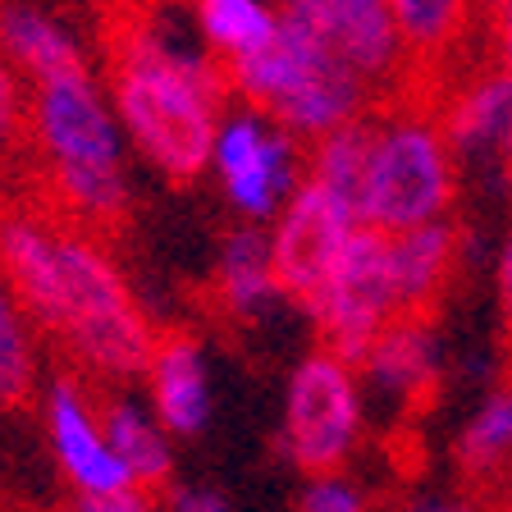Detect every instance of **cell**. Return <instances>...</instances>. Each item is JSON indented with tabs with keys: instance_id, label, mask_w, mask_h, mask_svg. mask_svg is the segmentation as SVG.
I'll list each match as a JSON object with an SVG mask.
<instances>
[{
	"instance_id": "cell-1",
	"label": "cell",
	"mask_w": 512,
	"mask_h": 512,
	"mask_svg": "<svg viewBox=\"0 0 512 512\" xmlns=\"http://www.w3.org/2000/svg\"><path fill=\"white\" fill-rule=\"evenodd\" d=\"M0 279L28 325H42L87 375H147L160 334L101 234L64 215L0 211Z\"/></svg>"
},
{
	"instance_id": "cell-2",
	"label": "cell",
	"mask_w": 512,
	"mask_h": 512,
	"mask_svg": "<svg viewBox=\"0 0 512 512\" xmlns=\"http://www.w3.org/2000/svg\"><path fill=\"white\" fill-rule=\"evenodd\" d=\"M110 110L119 133L170 183L202 179L224 119V69L160 23H124L110 37Z\"/></svg>"
},
{
	"instance_id": "cell-3",
	"label": "cell",
	"mask_w": 512,
	"mask_h": 512,
	"mask_svg": "<svg viewBox=\"0 0 512 512\" xmlns=\"http://www.w3.org/2000/svg\"><path fill=\"white\" fill-rule=\"evenodd\" d=\"M28 142L42 156L46 183L64 220L106 234L133 206L128 142L110 110L106 83L92 69H69L28 87Z\"/></svg>"
},
{
	"instance_id": "cell-4",
	"label": "cell",
	"mask_w": 512,
	"mask_h": 512,
	"mask_svg": "<svg viewBox=\"0 0 512 512\" xmlns=\"http://www.w3.org/2000/svg\"><path fill=\"white\" fill-rule=\"evenodd\" d=\"M224 92H234L243 110L284 128L293 142H320L334 128L371 115L366 106L375 101L362 78H352L288 23H279L261 51L224 64Z\"/></svg>"
},
{
	"instance_id": "cell-5",
	"label": "cell",
	"mask_w": 512,
	"mask_h": 512,
	"mask_svg": "<svg viewBox=\"0 0 512 512\" xmlns=\"http://www.w3.org/2000/svg\"><path fill=\"white\" fill-rule=\"evenodd\" d=\"M458 156L448 151L444 128L430 110L394 101L371 110V156H366L357 229L398 238L453 215Z\"/></svg>"
},
{
	"instance_id": "cell-6",
	"label": "cell",
	"mask_w": 512,
	"mask_h": 512,
	"mask_svg": "<svg viewBox=\"0 0 512 512\" xmlns=\"http://www.w3.org/2000/svg\"><path fill=\"white\" fill-rule=\"evenodd\" d=\"M362 444V380L330 352H311L293 366L284 394V453L298 471L339 476Z\"/></svg>"
},
{
	"instance_id": "cell-7",
	"label": "cell",
	"mask_w": 512,
	"mask_h": 512,
	"mask_svg": "<svg viewBox=\"0 0 512 512\" xmlns=\"http://www.w3.org/2000/svg\"><path fill=\"white\" fill-rule=\"evenodd\" d=\"M307 316L316 320L320 352L357 371L384 325L398 316L394 284H389V238L375 229H352L339 266L307 307Z\"/></svg>"
},
{
	"instance_id": "cell-8",
	"label": "cell",
	"mask_w": 512,
	"mask_h": 512,
	"mask_svg": "<svg viewBox=\"0 0 512 512\" xmlns=\"http://www.w3.org/2000/svg\"><path fill=\"white\" fill-rule=\"evenodd\" d=\"M224 202L234 206L243 224L266 229L279 215V206L302 183V151L284 128L261 119L256 110H229L215 128L211 165Z\"/></svg>"
},
{
	"instance_id": "cell-9",
	"label": "cell",
	"mask_w": 512,
	"mask_h": 512,
	"mask_svg": "<svg viewBox=\"0 0 512 512\" xmlns=\"http://www.w3.org/2000/svg\"><path fill=\"white\" fill-rule=\"evenodd\" d=\"M270 5L279 23L316 42L352 78H362L375 96L407 78L403 46H398L384 0H270Z\"/></svg>"
},
{
	"instance_id": "cell-10",
	"label": "cell",
	"mask_w": 512,
	"mask_h": 512,
	"mask_svg": "<svg viewBox=\"0 0 512 512\" xmlns=\"http://www.w3.org/2000/svg\"><path fill=\"white\" fill-rule=\"evenodd\" d=\"M352 229H357V220L339 202H330L325 192L302 179L298 192L279 206V215L266 229L270 270H275L279 298H293L307 311L316 302V293L325 288V279L334 275V266H339Z\"/></svg>"
},
{
	"instance_id": "cell-11",
	"label": "cell",
	"mask_w": 512,
	"mask_h": 512,
	"mask_svg": "<svg viewBox=\"0 0 512 512\" xmlns=\"http://www.w3.org/2000/svg\"><path fill=\"white\" fill-rule=\"evenodd\" d=\"M46 430H51L55 458H60L64 476H69V485H74L78 494L133 490L128 471L119 467V458L110 453L106 435H101L96 403H92L83 380L60 375V380L46 389Z\"/></svg>"
},
{
	"instance_id": "cell-12",
	"label": "cell",
	"mask_w": 512,
	"mask_h": 512,
	"mask_svg": "<svg viewBox=\"0 0 512 512\" xmlns=\"http://www.w3.org/2000/svg\"><path fill=\"white\" fill-rule=\"evenodd\" d=\"M439 330L430 316H394L384 334L371 343V352L357 366V380H371L389 403L421 407L439 384Z\"/></svg>"
},
{
	"instance_id": "cell-13",
	"label": "cell",
	"mask_w": 512,
	"mask_h": 512,
	"mask_svg": "<svg viewBox=\"0 0 512 512\" xmlns=\"http://www.w3.org/2000/svg\"><path fill=\"white\" fill-rule=\"evenodd\" d=\"M151 416L165 435H202L211 421V375L206 352L192 334H160L147 366Z\"/></svg>"
},
{
	"instance_id": "cell-14",
	"label": "cell",
	"mask_w": 512,
	"mask_h": 512,
	"mask_svg": "<svg viewBox=\"0 0 512 512\" xmlns=\"http://www.w3.org/2000/svg\"><path fill=\"white\" fill-rule=\"evenodd\" d=\"M462 252V234L453 220L407 229L389 238V284H394L398 316H430L444 298L453 266Z\"/></svg>"
},
{
	"instance_id": "cell-15",
	"label": "cell",
	"mask_w": 512,
	"mask_h": 512,
	"mask_svg": "<svg viewBox=\"0 0 512 512\" xmlns=\"http://www.w3.org/2000/svg\"><path fill=\"white\" fill-rule=\"evenodd\" d=\"M439 128L453 156H476V151H499L503 133L512 124V78L499 69L471 74L439 110Z\"/></svg>"
},
{
	"instance_id": "cell-16",
	"label": "cell",
	"mask_w": 512,
	"mask_h": 512,
	"mask_svg": "<svg viewBox=\"0 0 512 512\" xmlns=\"http://www.w3.org/2000/svg\"><path fill=\"white\" fill-rule=\"evenodd\" d=\"M0 55L19 69L28 87L87 64L74 32L37 5H5L0 10Z\"/></svg>"
},
{
	"instance_id": "cell-17",
	"label": "cell",
	"mask_w": 512,
	"mask_h": 512,
	"mask_svg": "<svg viewBox=\"0 0 512 512\" xmlns=\"http://www.w3.org/2000/svg\"><path fill=\"white\" fill-rule=\"evenodd\" d=\"M96 421H101V435H106L110 453H115L119 467L133 480V490L156 499V490L170 485V471H174L170 435L156 426V416L147 407H138L133 398H106L96 407Z\"/></svg>"
},
{
	"instance_id": "cell-18",
	"label": "cell",
	"mask_w": 512,
	"mask_h": 512,
	"mask_svg": "<svg viewBox=\"0 0 512 512\" xmlns=\"http://www.w3.org/2000/svg\"><path fill=\"white\" fill-rule=\"evenodd\" d=\"M394 19L398 46L407 69H439L448 55L467 42L471 23L480 14V0H384Z\"/></svg>"
},
{
	"instance_id": "cell-19",
	"label": "cell",
	"mask_w": 512,
	"mask_h": 512,
	"mask_svg": "<svg viewBox=\"0 0 512 512\" xmlns=\"http://www.w3.org/2000/svg\"><path fill=\"white\" fill-rule=\"evenodd\" d=\"M215 298L234 320H252L279 298L275 270H270L266 229L234 224L215 256Z\"/></svg>"
},
{
	"instance_id": "cell-20",
	"label": "cell",
	"mask_w": 512,
	"mask_h": 512,
	"mask_svg": "<svg viewBox=\"0 0 512 512\" xmlns=\"http://www.w3.org/2000/svg\"><path fill=\"white\" fill-rule=\"evenodd\" d=\"M366 156H371V115L352 119V124L325 133L320 142H311V151L302 156V179H307L311 188L325 192L330 202H339L343 211L357 220Z\"/></svg>"
},
{
	"instance_id": "cell-21",
	"label": "cell",
	"mask_w": 512,
	"mask_h": 512,
	"mask_svg": "<svg viewBox=\"0 0 512 512\" xmlns=\"http://www.w3.org/2000/svg\"><path fill=\"white\" fill-rule=\"evenodd\" d=\"M192 23L206 51L234 64L275 37L279 14L270 0H192Z\"/></svg>"
},
{
	"instance_id": "cell-22",
	"label": "cell",
	"mask_w": 512,
	"mask_h": 512,
	"mask_svg": "<svg viewBox=\"0 0 512 512\" xmlns=\"http://www.w3.org/2000/svg\"><path fill=\"white\" fill-rule=\"evenodd\" d=\"M512 458V384L494 389L471 412V421L458 435V467L467 480H485Z\"/></svg>"
},
{
	"instance_id": "cell-23",
	"label": "cell",
	"mask_w": 512,
	"mask_h": 512,
	"mask_svg": "<svg viewBox=\"0 0 512 512\" xmlns=\"http://www.w3.org/2000/svg\"><path fill=\"white\" fill-rule=\"evenodd\" d=\"M37 389V343L14 293L0 279V412L23 407Z\"/></svg>"
},
{
	"instance_id": "cell-24",
	"label": "cell",
	"mask_w": 512,
	"mask_h": 512,
	"mask_svg": "<svg viewBox=\"0 0 512 512\" xmlns=\"http://www.w3.org/2000/svg\"><path fill=\"white\" fill-rule=\"evenodd\" d=\"M28 142V83L5 55H0V160Z\"/></svg>"
},
{
	"instance_id": "cell-25",
	"label": "cell",
	"mask_w": 512,
	"mask_h": 512,
	"mask_svg": "<svg viewBox=\"0 0 512 512\" xmlns=\"http://www.w3.org/2000/svg\"><path fill=\"white\" fill-rule=\"evenodd\" d=\"M298 512H371L366 494L343 476H316L298 494Z\"/></svg>"
},
{
	"instance_id": "cell-26",
	"label": "cell",
	"mask_w": 512,
	"mask_h": 512,
	"mask_svg": "<svg viewBox=\"0 0 512 512\" xmlns=\"http://www.w3.org/2000/svg\"><path fill=\"white\" fill-rule=\"evenodd\" d=\"M485 14H490V28H494V55H499V74L512 78V0H490L485 5Z\"/></svg>"
},
{
	"instance_id": "cell-27",
	"label": "cell",
	"mask_w": 512,
	"mask_h": 512,
	"mask_svg": "<svg viewBox=\"0 0 512 512\" xmlns=\"http://www.w3.org/2000/svg\"><path fill=\"white\" fill-rule=\"evenodd\" d=\"M494 288H499V311H503V330L512 334V234L503 238L499 270H494Z\"/></svg>"
},
{
	"instance_id": "cell-28",
	"label": "cell",
	"mask_w": 512,
	"mask_h": 512,
	"mask_svg": "<svg viewBox=\"0 0 512 512\" xmlns=\"http://www.w3.org/2000/svg\"><path fill=\"white\" fill-rule=\"evenodd\" d=\"M170 512H229V503L211 490H174Z\"/></svg>"
},
{
	"instance_id": "cell-29",
	"label": "cell",
	"mask_w": 512,
	"mask_h": 512,
	"mask_svg": "<svg viewBox=\"0 0 512 512\" xmlns=\"http://www.w3.org/2000/svg\"><path fill=\"white\" fill-rule=\"evenodd\" d=\"M398 512H480V503L471 499H444V494H416Z\"/></svg>"
},
{
	"instance_id": "cell-30",
	"label": "cell",
	"mask_w": 512,
	"mask_h": 512,
	"mask_svg": "<svg viewBox=\"0 0 512 512\" xmlns=\"http://www.w3.org/2000/svg\"><path fill=\"white\" fill-rule=\"evenodd\" d=\"M499 160H503V174L512 179V124H508V133H503V142H499Z\"/></svg>"
}]
</instances>
